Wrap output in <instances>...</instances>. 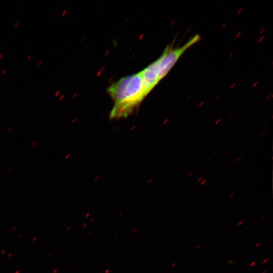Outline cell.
I'll return each instance as SVG.
<instances>
[{"mask_svg": "<svg viewBox=\"0 0 273 273\" xmlns=\"http://www.w3.org/2000/svg\"><path fill=\"white\" fill-rule=\"evenodd\" d=\"M207 181V179H204V180H202L201 182H200V185L201 186H203L204 185V184H205V183H206Z\"/></svg>", "mask_w": 273, "mask_h": 273, "instance_id": "cell-3", "label": "cell"}, {"mask_svg": "<svg viewBox=\"0 0 273 273\" xmlns=\"http://www.w3.org/2000/svg\"><path fill=\"white\" fill-rule=\"evenodd\" d=\"M59 93V92H56V94H55V96H57Z\"/></svg>", "mask_w": 273, "mask_h": 273, "instance_id": "cell-17", "label": "cell"}, {"mask_svg": "<svg viewBox=\"0 0 273 273\" xmlns=\"http://www.w3.org/2000/svg\"><path fill=\"white\" fill-rule=\"evenodd\" d=\"M2 56H3V53H1L0 54V59H1L2 58Z\"/></svg>", "mask_w": 273, "mask_h": 273, "instance_id": "cell-15", "label": "cell"}, {"mask_svg": "<svg viewBox=\"0 0 273 273\" xmlns=\"http://www.w3.org/2000/svg\"><path fill=\"white\" fill-rule=\"evenodd\" d=\"M247 175V174H245L243 176V178L246 177Z\"/></svg>", "mask_w": 273, "mask_h": 273, "instance_id": "cell-16", "label": "cell"}, {"mask_svg": "<svg viewBox=\"0 0 273 273\" xmlns=\"http://www.w3.org/2000/svg\"><path fill=\"white\" fill-rule=\"evenodd\" d=\"M146 96L160 81L156 60L140 72Z\"/></svg>", "mask_w": 273, "mask_h": 273, "instance_id": "cell-2", "label": "cell"}, {"mask_svg": "<svg viewBox=\"0 0 273 273\" xmlns=\"http://www.w3.org/2000/svg\"><path fill=\"white\" fill-rule=\"evenodd\" d=\"M42 61L41 60H40L39 61V62L38 63V66L40 65V64L41 63Z\"/></svg>", "mask_w": 273, "mask_h": 273, "instance_id": "cell-12", "label": "cell"}, {"mask_svg": "<svg viewBox=\"0 0 273 273\" xmlns=\"http://www.w3.org/2000/svg\"><path fill=\"white\" fill-rule=\"evenodd\" d=\"M220 119H218L215 122V125H217L218 124V123L220 122Z\"/></svg>", "mask_w": 273, "mask_h": 273, "instance_id": "cell-8", "label": "cell"}, {"mask_svg": "<svg viewBox=\"0 0 273 273\" xmlns=\"http://www.w3.org/2000/svg\"><path fill=\"white\" fill-rule=\"evenodd\" d=\"M6 71V69H4V70L2 72V74H5Z\"/></svg>", "mask_w": 273, "mask_h": 273, "instance_id": "cell-13", "label": "cell"}, {"mask_svg": "<svg viewBox=\"0 0 273 273\" xmlns=\"http://www.w3.org/2000/svg\"><path fill=\"white\" fill-rule=\"evenodd\" d=\"M217 152H218V150H216V151L214 152V154L215 155Z\"/></svg>", "mask_w": 273, "mask_h": 273, "instance_id": "cell-14", "label": "cell"}, {"mask_svg": "<svg viewBox=\"0 0 273 273\" xmlns=\"http://www.w3.org/2000/svg\"><path fill=\"white\" fill-rule=\"evenodd\" d=\"M194 174V172L193 171H191L188 174V177H191Z\"/></svg>", "mask_w": 273, "mask_h": 273, "instance_id": "cell-4", "label": "cell"}, {"mask_svg": "<svg viewBox=\"0 0 273 273\" xmlns=\"http://www.w3.org/2000/svg\"><path fill=\"white\" fill-rule=\"evenodd\" d=\"M8 79H9V76H8L7 78L6 79V81H7Z\"/></svg>", "mask_w": 273, "mask_h": 273, "instance_id": "cell-18", "label": "cell"}, {"mask_svg": "<svg viewBox=\"0 0 273 273\" xmlns=\"http://www.w3.org/2000/svg\"><path fill=\"white\" fill-rule=\"evenodd\" d=\"M267 124H268V123H266V124L265 125H264V127L267 126Z\"/></svg>", "mask_w": 273, "mask_h": 273, "instance_id": "cell-19", "label": "cell"}, {"mask_svg": "<svg viewBox=\"0 0 273 273\" xmlns=\"http://www.w3.org/2000/svg\"><path fill=\"white\" fill-rule=\"evenodd\" d=\"M241 156H239L238 157H237L236 159V162H239L241 160Z\"/></svg>", "mask_w": 273, "mask_h": 273, "instance_id": "cell-5", "label": "cell"}, {"mask_svg": "<svg viewBox=\"0 0 273 273\" xmlns=\"http://www.w3.org/2000/svg\"><path fill=\"white\" fill-rule=\"evenodd\" d=\"M31 55H29L27 58V60L28 61L31 58Z\"/></svg>", "mask_w": 273, "mask_h": 273, "instance_id": "cell-11", "label": "cell"}, {"mask_svg": "<svg viewBox=\"0 0 273 273\" xmlns=\"http://www.w3.org/2000/svg\"><path fill=\"white\" fill-rule=\"evenodd\" d=\"M202 178H203L202 177H199L197 180V183L201 182L202 180Z\"/></svg>", "mask_w": 273, "mask_h": 273, "instance_id": "cell-7", "label": "cell"}, {"mask_svg": "<svg viewBox=\"0 0 273 273\" xmlns=\"http://www.w3.org/2000/svg\"><path fill=\"white\" fill-rule=\"evenodd\" d=\"M18 24H19V21H17V22L15 23L14 27H16L17 26V25H18Z\"/></svg>", "mask_w": 273, "mask_h": 273, "instance_id": "cell-10", "label": "cell"}, {"mask_svg": "<svg viewBox=\"0 0 273 273\" xmlns=\"http://www.w3.org/2000/svg\"><path fill=\"white\" fill-rule=\"evenodd\" d=\"M266 132V129H264L261 132V135H263Z\"/></svg>", "mask_w": 273, "mask_h": 273, "instance_id": "cell-6", "label": "cell"}, {"mask_svg": "<svg viewBox=\"0 0 273 273\" xmlns=\"http://www.w3.org/2000/svg\"><path fill=\"white\" fill-rule=\"evenodd\" d=\"M107 92L114 101L111 119L126 117L146 96L140 72L121 78L112 84Z\"/></svg>", "mask_w": 273, "mask_h": 273, "instance_id": "cell-1", "label": "cell"}, {"mask_svg": "<svg viewBox=\"0 0 273 273\" xmlns=\"http://www.w3.org/2000/svg\"><path fill=\"white\" fill-rule=\"evenodd\" d=\"M48 83H49V82H48L47 83H46V85H48Z\"/></svg>", "mask_w": 273, "mask_h": 273, "instance_id": "cell-20", "label": "cell"}, {"mask_svg": "<svg viewBox=\"0 0 273 273\" xmlns=\"http://www.w3.org/2000/svg\"><path fill=\"white\" fill-rule=\"evenodd\" d=\"M234 194L235 193L234 192L231 193L229 196V198H231L232 197H233L234 195Z\"/></svg>", "mask_w": 273, "mask_h": 273, "instance_id": "cell-9", "label": "cell"}]
</instances>
